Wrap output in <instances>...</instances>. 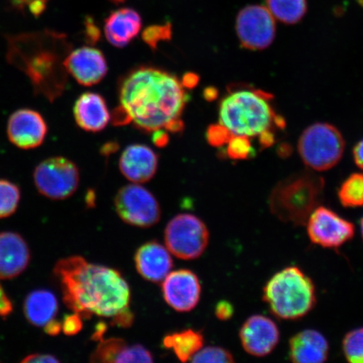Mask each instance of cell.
Masks as SVG:
<instances>
[{
    "label": "cell",
    "mask_w": 363,
    "mask_h": 363,
    "mask_svg": "<svg viewBox=\"0 0 363 363\" xmlns=\"http://www.w3.org/2000/svg\"><path fill=\"white\" fill-rule=\"evenodd\" d=\"M54 272L61 283L63 302L83 319L113 317L129 308V284L116 269L74 256L59 261Z\"/></svg>",
    "instance_id": "cell-1"
},
{
    "label": "cell",
    "mask_w": 363,
    "mask_h": 363,
    "mask_svg": "<svg viewBox=\"0 0 363 363\" xmlns=\"http://www.w3.org/2000/svg\"><path fill=\"white\" fill-rule=\"evenodd\" d=\"M121 106L138 128L153 133L179 118L189 96L176 76L151 67L135 68L121 81Z\"/></svg>",
    "instance_id": "cell-2"
},
{
    "label": "cell",
    "mask_w": 363,
    "mask_h": 363,
    "mask_svg": "<svg viewBox=\"0 0 363 363\" xmlns=\"http://www.w3.org/2000/svg\"><path fill=\"white\" fill-rule=\"evenodd\" d=\"M7 61L24 72L35 94L50 102L60 97L67 86L65 66L69 50L66 35L45 30L8 35Z\"/></svg>",
    "instance_id": "cell-3"
},
{
    "label": "cell",
    "mask_w": 363,
    "mask_h": 363,
    "mask_svg": "<svg viewBox=\"0 0 363 363\" xmlns=\"http://www.w3.org/2000/svg\"><path fill=\"white\" fill-rule=\"evenodd\" d=\"M272 95L265 91L252 89H237L222 99L220 104V124L233 135L252 138L263 131L278 128L277 115L271 106Z\"/></svg>",
    "instance_id": "cell-4"
},
{
    "label": "cell",
    "mask_w": 363,
    "mask_h": 363,
    "mask_svg": "<svg viewBox=\"0 0 363 363\" xmlns=\"http://www.w3.org/2000/svg\"><path fill=\"white\" fill-rule=\"evenodd\" d=\"M325 179L312 172H298L276 184L269 196L272 215L285 223L305 225L323 197Z\"/></svg>",
    "instance_id": "cell-5"
},
{
    "label": "cell",
    "mask_w": 363,
    "mask_h": 363,
    "mask_svg": "<svg viewBox=\"0 0 363 363\" xmlns=\"http://www.w3.org/2000/svg\"><path fill=\"white\" fill-rule=\"evenodd\" d=\"M263 301L275 316L297 320L308 314L316 303L314 283L298 267H288L269 280L263 289Z\"/></svg>",
    "instance_id": "cell-6"
},
{
    "label": "cell",
    "mask_w": 363,
    "mask_h": 363,
    "mask_svg": "<svg viewBox=\"0 0 363 363\" xmlns=\"http://www.w3.org/2000/svg\"><path fill=\"white\" fill-rule=\"evenodd\" d=\"M346 147L342 134L333 125L308 126L298 140V151L305 164L322 172L333 169L342 158Z\"/></svg>",
    "instance_id": "cell-7"
},
{
    "label": "cell",
    "mask_w": 363,
    "mask_h": 363,
    "mask_svg": "<svg viewBox=\"0 0 363 363\" xmlns=\"http://www.w3.org/2000/svg\"><path fill=\"white\" fill-rule=\"evenodd\" d=\"M165 244L172 255L184 260L197 259L210 242V233L204 222L191 214L172 218L164 233Z\"/></svg>",
    "instance_id": "cell-8"
},
{
    "label": "cell",
    "mask_w": 363,
    "mask_h": 363,
    "mask_svg": "<svg viewBox=\"0 0 363 363\" xmlns=\"http://www.w3.org/2000/svg\"><path fill=\"white\" fill-rule=\"evenodd\" d=\"M33 177L39 193L56 201L72 196L79 184L78 167L62 157H50L40 162L35 167Z\"/></svg>",
    "instance_id": "cell-9"
},
{
    "label": "cell",
    "mask_w": 363,
    "mask_h": 363,
    "mask_svg": "<svg viewBox=\"0 0 363 363\" xmlns=\"http://www.w3.org/2000/svg\"><path fill=\"white\" fill-rule=\"evenodd\" d=\"M115 206L118 216L125 223L148 228L161 219V207L157 199L139 184L122 187L116 195Z\"/></svg>",
    "instance_id": "cell-10"
},
{
    "label": "cell",
    "mask_w": 363,
    "mask_h": 363,
    "mask_svg": "<svg viewBox=\"0 0 363 363\" xmlns=\"http://www.w3.org/2000/svg\"><path fill=\"white\" fill-rule=\"evenodd\" d=\"M235 30L243 48L261 51L274 43L275 18L264 6H249L239 12Z\"/></svg>",
    "instance_id": "cell-11"
},
{
    "label": "cell",
    "mask_w": 363,
    "mask_h": 363,
    "mask_svg": "<svg viewBox=\"0 0 363 363\" xmlns=\"http://www.w3.org/2000/svg\"><path fill=\"white\" fill-rule=\"evenodd\" d=\"M306 224L311 242L324 248L342 247L355 235V226L352 222L325 206H318Z\"/></svg>",
    "instance_id": "cell-12"
},
{
    "label": "cell",
    "mask_w": 363,
    "mask_h": 363,
    "mask_svg": "<svg viewBox=\"0 0 363 363\" xmlns=\"http://www.w3.org/2000/svg\"><path fill=\"white\" fill-rule=\"evenodd\" d=\"M48 127L43 116L31 108H20L9 118L7 136L13 146L31 150L42 146Z\"/></svg>",
    "instance_id": "cell-13"
},
{
    "label": "cell",
    "mask_w": 363,
    "mask_h": 363,
    "mask_svg": "<svg viewBox=\"0 0 363 363\" xmlns=\"http://www.w3.org/2000/svg\"><path fill=\"white\" fill-rule=\"evenodd\" d=\"M162 289L167 305L177 311H191L201 299V282L197 275L190 270L169 272L162 281Z\"/></svg>",
    "instance_id": "cell-14"
},
{
    "label": "cell",
    "mask_w": 363,
    "mask_h": 363,
    "mask_svg": "<svg viewBox=\"0 0 363 363\" xmlns=\"http://www.w3.org/2000/svg\"><path fill=\"white\" fill-rule=\"evenodd\" d=\"M239 337L245 351L253 357H262L274 350L280 333L278 325L270 318L255 315L244 322Z\"/></svg>",
    "instance_id": "cell-15"
},
{
    "label": "cell",
    "mask_w": 363,
    "mask_h": 363,
    "mask_svg": "<svg viewBox=\"0 0 363 363\" xmlns=\"http://www.w3.org/2000/svg\"><path fill=\"white\" fill-rule=\"evenodd\" d=\"M65 66L67 74L84 86L99 84L108 72L106 59L103 52L89 47L78 48L68 54Z\"/></svg>",
    "instance_id": "cell-16"
},
{
    "label": "cell",
    "mask_w": 363,
    "mask_h": 363,
    "mask_svg": "<svg viewBox=\"0 0 363 363\" xmlns=\"http://www.w3.org/2000/svg\"><path fill=\"white\" fill-rule=\"evenodd\" d=\"M135 264L139 274L154 284L162 283L174 267L169 250L156 240L145 243L136 251Z\"/></svg>",
    "instance_id": "cell-17"
},
{
    "label": "cell",
    "mask_w": 363,
    "mask_h": 363,
    "mask_svg": "<svg viewBox=\"0 0 363 363\" xmlns=\"http://www.w3.org/2000/svg\"><path fill=\"white\" fill-rule=\"evenodd\" d=\"M119 166L127 179L135 184L147 183L156 174L158 157L146 145H130L122 153Z\"/></svg>",
    "instance_id": "cell-18"
},
{
    "label": "cell",
    "mask_w": 363,
    "mask_h": 363,
    "mask_svg": "<svg viewBox=\"0 0 363 363\" xmlns=\"http://www.w3.org/2000/svg\"><path fill=\"white\" fill-rule=\"evenodd\" d=\"M30 262V251L25 240L13 233H0V279L16 278Z\"/></svg>",
    "instance_id": "cell-19"
},
{
    "label": "cell",
    "mask_w": 363,
    "mask_h": 363,
    "mask_svg": "<svg viewBox=\"0 0 363 363\" xmlns=\"http://www.w3.org/2000/svg\"><path fill=\"white\" fill-rule=\"evenodd\" d=\"M329 344L323 335L308 329L289 340V358L297 363H320L328 359Z\"/></svg>",
    "instance_id": "cell-20"
},
{
    "label": "cell",
    "mask_w": 363,
    "mask_h": 363,
    "mask_svg": "<svg viewBox=\"0 0 363 363\" xmlns=\"http://www.w3.org/2000/svg\"><path fill=\"white\" fill-rule=\"evenodd\" d=\"M74 112L77 124L80 128L91 133L103 130L111 121L106 101L96 93L82 94L77 99Z\"/></svg>",
    "instance_id": "cell-21"
},
{
    "label": "cell",
    "mask_w": 363,
    "mask_h": 363,
    "mask_svg": "<svg viewBox=\"0 0 363 363\" xmlns=\"http://www.w3.org/2000/svg\"><path fill=\"white\" fill-rule=\"evenodd\" d=\"M142 26V18L138 12L133 9H121L107 18L104 33L113 47L125 48L138 36Z\"/></svg>",
    "instance_id": "cell-22"
},
{
    "label": "cell",
    "mask_w": 363,
    "mask_h": 363,
    "mask_svg": "<svg viewBox=\"0 0 363 363\" xmlns=\"http://www.w3.org/2000/svg\"><path fill=\"white\" fill-rule=\"evenodd\" d=\"M24 311L26 319L35 326H45L58 311L57 299L48 290H35L26 297Z\"/></svg>",
    "instance_id": "cell-23"
},
{
    "label": "cell",
    "mask_w": 363,
    "mask_h": 363,
    "mask_svg": "<svg viewBox=\"0 0 363 363\" xmlns=\"http://www.w3.org/2000/svg\"><path fill=\"white\" fill-rule=\"evenodd\" d=\"M204 342L203 335L201 331L191 329L167 335L163 339V346L172 349L181 362H186L201 349Z\"/></svg>",
    "instance_id": "cell-24"
},
{
    "label": "cell",
    "mask_w": 363,
    "mask_h": 363,
    "mask_svg": "<svg viewBox=\"0 0 363 363\" xmlns=\"http://www.w3.org/2000/svg\"><path fill=\"white\" fill-rule=\"evenodd\" d=\"M130 346L123 339L101 340L90 356L91 362H129Z\"/></svg>",
    "instance_id": "cell-25"
},
{
    "label": "cell",
    "mask_w": 363,
    "mask_h": 363,
    "mask_svg": "<svg viewBox=\"0 0 363 363\" xmlns=\"http://www.w3.org/2000/svg\"><path fill=\"white\" fill-rule=\"evenodd\" d=\"M267 7L275 19L287 25L301 21L307 11L306 0H267Z\"/></svg>",
    "instance_id": "cell-26"
},
{
    "label": "cell",
    "mask_w": 363,
    "mask_h": 363,
    "mask_svg": "<svg viewBox=\"0 0 363 363\" xmlns=\"http://www.w3.org/2000/svg\"><path fill=\"white\" fill-rule=\"evenodd\" d=\"M338 199L346 208L363 206V174H352L338 189Z\"/></svg>",
    "instance_id": "cell-27"
},
{
    "label": "cell",
    "mask_w": 363,
    "mask_h": 363,
    "mask_svg": "<svg viewBox=\"0 0 363 363\" xmlns=\"http://www.w3.org/2000/svg\"><path fill=\"white\" fill-rule=\"evenodd\" d=\"M21 199L19 187L11 181L0 179V218L16 212Z\"/></svg>",
    "instance_id": "cell-28"
},
{
    "label": "cell",
    "mask_w": 363,
    "mask_h": 363,
    "mask_svg": "<svg viewBox=\"0 0 363 363\" xmlns=\"http://www.w3.org/2000/svg\"><path fill=\"white\" fill-rule=\"evenodd\" d=\"M342 347L349 362L363 363V328L353 330L345 335Z\"/></svg>",
    "instance_id": "cell-29"
},
{
    "label": "cell",
    "mask_w": 363,
    "mask_h": 363,
    "mask_svg": "<svg viewBox=\"0 0 363 363\" xmlns=\"http://www.w3.org/2000/svg\"><path fill=\"white\" fill-rule=\"evenodd\" d=\"M226 148V154L233 160H247L254 155V150L249 136L233 135Z\"/></svg>",
    "instance_id": "cell-30"
},
{
    "label": "cell",
    "mask_w": 363,
    "mask_h": 363,
    "mask_svg": "<svg viewBox=\"0 0 363 363\" xmlns=\"http://www.w3.org/2000/svg\"><path fill=\"white\" fill-rule=\"evenodd\" d=\"M190 361L198 363H230L235 362L233 354L220 347L202 348L195 354Z\"/></svg>",
    "instance_id": "cell-31"
},
{
    "label": "cell",
    "mask_w": 363,
    "mask_h": 363,
    "mask_svg": "<svg viewBox=\"0 0 363 363\" xmlns=\"http://www.w3.org/2000/svg\"><path fill=\"white\" fill-rule=\"evenodd\" d=\"M172 38V25L167 22L164 25H157L147 27L143 31V39L149 48L156 51L160 42L169 40Z\"/></svg>",
    "instance_id": "cell-32"
},
{
    "label": "cell",
    "mask_w": 363,
    "mask_h": 363,
    "mask_svg": "<svg viewBox=\"0 0 363 363\" xmlns=\"http://www.w3.org/2000/svg\"><path fill=\"white\" fill-rule=\"evenodd\" d=\"M233 135L224 125L214 124L208 127L206 139L211 146L221 147L228 143Z\"/></svg>",
    "instance_id": "cell-33"
},
{
    "label": "cell",
    "mask_w": 363,
    "mask_h": 363,
    "mask_svg": "<svg viewBox=\"0 0 363 363\" xmlns=\"http://www.w3.org/2000/svg\"><path fill=\"white\" fill-rule=\"evenodd\" d=\"M83 318L79 314L67 315L62 323V330L68 337H72L80 333L83 328Z\"/></svg>",
    "instance_id": "cell-34"
},
{
    "label": "cell",
    "mask_w": 363,
    "mask_h": 363,
    "mask_svg": "<svg viewBox=\"0 0 363 363\" xmlns=\"http://www.w3.org/2000/svg\"><path fill=\"white\" fill-rule=\"evenodd\" d=\"M134 319L135 315L128 308L113 316L112 325L120 326L122 328H128L133 325Z\"/></svg>",
    "instance_id": "cell-35"
},
{
    "label": "cell",
    "mask_w": 363,
    "mask_h": 363,
    "mask_svg": "<svg viewBox=\"0 0 363 363\" xmlns=\"http://www.w3.org/2000/svg\"><path fill=\"white\" fill-rule=\"evenodd\" d=\"M112 123L116 126L125 125L130 123L131 118L125 108L120 106L115 108L111 116Z\"/></svg>",
    "instance_id": "cell-36"
},
{
    "label": "cell",
    "mask_w": 363,
    "mask_h": 363,
    "mask_svg": "<svg viewBox=\"0 0 363 363\" xmlns=\"http://www.w3.org/2000/svg\"><path fill=\"white\" fill-rule=\"evenodd\" d=\"M85 27V35L87 43L91 45L96 44L99 39H101V30L95 26L93 20H90L89 18L86 21Z\"/></svg>",
    "instance_id": "cell-37"
},
{
    "label": "cell",
    "mask_w": 363,
    "mask_h": 363,
    "mask_svg": "<svg viewBox=\"0 0 363 363\" xmlns=\"http://www.w3.org/2000/svg\"><path fill=\"white\" fill-rule=\"evenodd\" d=\"M234 315V308L228 301H220L216 307V315L220 320L230 319Z\"/></svg>",
    "instance_id": "cell-38"
},
{
    "label": "cell",
    "mask_w": 363,
    "mask_h": 363,
    "mask_svg": "<svg viewBox=\"0 0 363 363\" xmlns=\"http://www.w3.org/2000/svg\"><path fill=\"white\" fill-rule=\"evenodd\" d=\"M13 311L12 303L4 293L1 284H0V316L7 317Z\"/></svg>",
    "instance_id": "cell-39"
},
{
    "label": "cell",
    "mask_w": 363,
    "mask_h": 363,
    "mask_svg": "<svg viewBox=\"0 0 363 363\" xmlns=\"http://www.w3.org/2000/svg\"><path fill=\"white\" fill-rule=\"evenodd\" d=\"M22 362H45L56 363L59 362L57 358L47 354H33V355L27 356L22 360Z\"/></svg>",
    "instance_id": "cell-40"
},
{
    "label": "cell",
    "mask_w": 363,
    "mask_h": 363,
    "mask_svg": "<svg viewBox=\"0 0 363 363\" xmlns=\"http://www.w3.org/2000/svg\"><path fill=\"white\" fill-rule=\"evenodd\" d=\"M152 142L156 147L163 148L167 146L169 143V135L162 129L153 131Z\"/></svg>",
    "instance_id": "cell-41"
},
{
    "label": "cell",
    "mask_w": 363,
    "mask_h": 363,
    "mask_svg": "<svg viewBox=\"0 0 363 363\" xmlns=\"http://www.w3.org/2000/svg\"><path fill=\"white\" fill-rule=\"evenodd\" d=\"M258 138H259L260 147L263 149L272 147L276 140L275 135L272 130L263 131L262 133L258 135Z\"/></svg>",
    "instance_id": "cell-42"
},
{
    "label": "cell",
    "mask_w": 363,
    "mask_h": 363,
    "mask_svg": "<svg viewBox=\"0 0 363 363\" xmlns=\"http://www.w3.org/2000/svg\"><path fill=\"white\" fill-rule=\"evenodd\" d=\"M199 82V77L194 72H188L184 75L182 79L181 84L185 89H192L198 85Z\"/></svg>",
    "instance_id": "cell-43"
},
{
    "label": "cell",
    "mask_w": 363,
    "mask_h": 363,
    "mask_svg": "<svg viewBox=\"0 0 363 363\" xmlns=\"http://www.w3.org/2000/svg\"><path fill=\"white\" fill-rule=\"evenodd\" d=\"M45 331L49 335L52 337H56L62 331V323L60 321L56 320H52L45 325Z\"/></svg>",
    "instance_id": "cell-44"
},
{
    "label": "cell",
    "mask_w": 363,
    "mask_h": 363,
    "mask_svg": "<svg viewBox=\"0 0 363 363\" xmlns=\"http://www.w3.org/2000/svg\"><path fill=\"white\" fill-rule=\"evenodd\" d=\"M353 158L357 166L363 170V139L354 147Z\"/></svg>",
    "instance_id": "cell-45"
},
{
    "label": "cell",
    "mask_w": 363,
    "mask_h": 363,
    "mask_svg": "<svg viewBox=\"0 0 363 363\" xmlns=\"http://www.w3.org/2000/svg\"><path fill=\"white\" fill-rule=\"evenodd\" d=\"M164 128L172 133H181L182 130H184V123L179 117L169 121V123L164 126Z\"/></svg>",
    "instance_id": "cell-46"
},
{
    "label": "cell",
    "mask_w": 363,
    "mask_h": 363,
    "mask_svg": "<svg viewBox=\"0 0 363 363\" xmlns=\"http://www.w3.org/2000/svg\"><path fill=\"white\" fill-rule=\"evenodd\" d=\"M33 1H40L45 4H47L49 0H13L12 6L13 8L17 9V10L21 11L23 10V9H24L27 4ZM113 1L121 3L125 1V0H113Z\"/></svg>",
    "instance_id": "cell-47"
},
{
    "label": "cell",
    "mask_w": 363,
    "mask_h": 363,
    "mask_svg": "<svg viewBox=\"0 0 363 363\" xmlns=\"http://www.w3.org/2000/svg\"><path fill=\"white\" fill-rule=\"evenodd\" d=\"M219 95V91L214 87H208L203 91V97L207 101H214Z\"/></svg>",
    "instance_id": "cell-48"
},
{
    "label": "cell",
    "mask_w": 363,
    "mask_h": 363,
    "mask_svg": "<svg viewBox=\"0 0 363 363\" xmlns=\"http://www.w3.org/2000/svg\"><path fill=\"white\" fill-rule=\"evenodd\" d=\"M106 330L107 325L104 324V322H101V323L96 326V330H95V333L92 335V339L94 340H101Z\"/></svg>",
    "instance_id": "cell-49"
},
{
    "label": "cell",
    "mask_w": 363,
    "mask_h": 363,
    "mask_svg": "<svg viewBox=\"0 0 363 363\" xmlns=\"http://www.w3.org/2000/svg\"><path fill=\"white\" fill-rule=\"evenodd\" d=\"M292 147L287 143L281 144L278 147V154L281 157H287L291 155Z\"/></svg>",
    "instance_id": "cell-50"
},
{
    "label": "cell",
    "mask_w": 363,
    "mask_h": 363,
    "mask_svg": "<svg viewBox=\"0 0 363 363\" xmlns=\"http://www.w3.org/2000/svg\"><path fill=\"white\" fill-rule=\"evenodd\" d=\"M118 149V145L115 143H106L101 149L104 156H110L111 153L116 152Z\"/></svg>",
    "instance_id": "cell-51"
},
{
    "label": "cell",
    "mask_w": 363,
    "mask_h": 363,
    "mask_svg": "<svg viewBox=\"0 0 363 363\" xmlns=\"http://www.w3.org/2000/svg\"><path fill=\"white\" fill-rule=\"evenodd\" d=\"M86 202H87L88 206H94L95 194L94 191H89L87 197H86Z\"/></svg>",
    "instance_id": "cell-52"
},
{
    "label": "cell",
    "mask_w": 363,
    "mask_h": 363,
    "mask_svg": "<svg viewBox=\"0 0 363 363\" xmlns=\"http://www.w3.org/2000/svg\"><path fill=\"white\" fill-rule=\"evenodd\" d=\"M360 225H361L362 235V238H363V218H362V219L361 220Z\"/></svg>",
    "instance_id": "cell-53"
},
{
    "label": "cell",
    "mask_w": 363,
    "mask_h": 363,
    "mask_svg": "<svg viewBox=\"0 0 363 363\" xmlns=\"http://www.w3.org/2000/svg\"><path fill=\"white\" fill-rule=\"evenodd\" d=\"M357 2L359 3L360 6L363 7V0H357Z\"/></svg>",
    "instance_id": "cell-54"
}]
</instances>
